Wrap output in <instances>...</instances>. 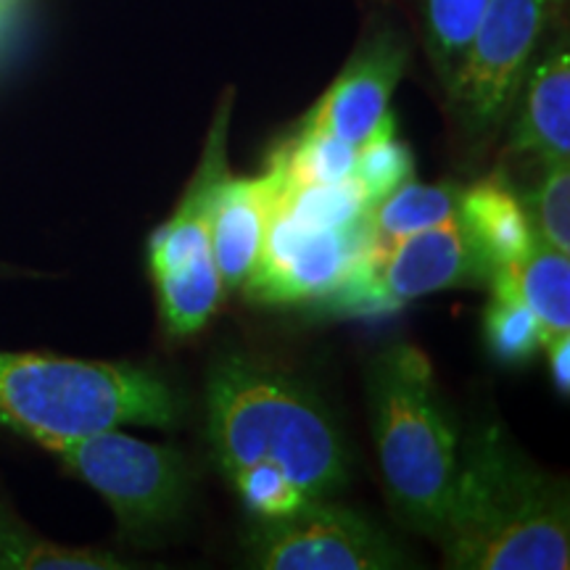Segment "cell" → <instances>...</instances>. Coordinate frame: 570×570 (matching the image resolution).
<instances>
[{
    "label": "cell",
    "mask_w": 570,
    "mask_h": 570,
    "mask_svg": "<svg viewBox=\"0 0 570 570\" xmlns=\"http://www.w3.org/2000/svg\"><path fill=\"white\" fill-rule=\"evenodd\" d=\"M161 323L173 336H194L217 315L225 285L214 267L212 252L196 254L185 265L154 277Z\"/></svg>",
    "instance_id": "obj_17"
},
{
    "label": "cell",
    "mask_w": 570,
    "mask_h": 570,
    "mask_svg": "<svg viewBox=\"0 0 570 570\" xmlns=\"http://www.w3.org/2000/svg\"><path fill=\"white\" fill-rule=\"evenodd\" d=\"M491 273L489 259L454 217L391 246L370 244L356 273L320 309L338 317L389 315L439 291L487 288Z\"/></svg>",
    "instance_id": "obj_5"
},
{
    "label": "cell",
    "mask_w": 570,
    "mask_h": 570,
    "mask_svg": "<svg viewBox=\"0 0 570 570\" xmlns=\"http://www.w3.org/2000/svg\"><path fill=\"white\" fill-rule=\"evenodd\" d=\"M354 177L365 188L370 206L412 177V154L407 142L396 135V122L391 114H386L375 132L356 148Z\"/></svg>",
    "instance_id": "obj_22"
},
{
    "label": "cell",
    "mask_w": 570,
    "mask_h": 570,
    "mask_svg": "<svg viewBox=\"0 0 570 570\" xmlns=\"http://www.w3.org/2000/svg\"><path fill=\"white\" fill-rule=\"evenodd\" d=\"M0 6H17V0H0Z\"/></svg>",
    "instance_id": "obj_25"
},
{
    "label": "cell",
    "mask_w": 570,
    "mask_h": 570,
    "mask_svg": "<svg viewBox=\"0 0 570 570\" xmlns=\"http://www.w3.org/2000/svg\"><path fill=\"white\" fill-rule=\"evenodd\" d=\"M436 541L454 570H568L566 481L533 465L499 420L473 425Z\"/></svg>",
    "instance_id": "obj_2"
},
{
    "label": "cell",
    "mask_w": 570,
    "mask_h": 570,
    "mask_svg": "<svg viewBox=\"0 0 570 570\" xmlns=\"http://www.w3.org/2000/svg\"><path fill=\"white\" fill-rule=\"evenodd\" d=\"M483 336L494 360L510 367L525 365L547 344L544 331L529 306L499 288H491V302L483 315Z\"/></svg>",
    "instance_id": "obj_21"
},
{
    "label": "cell",
    "mask_w": 570,
    "mask_h": 570,
    "mask_svg": "<svg viewBox=\"0 0 570 570\" xmlns=\"http://www.w3.org/2000/svg\"><path fill=\"white\" fill-rule=\"evenodd\" d=\"M515 106L518 117L508 151L531 156L541 164L570 161V51L566 30L554 35L541 59L531 61Z\"/></svg>",
    "instance_id": "obj_12"
},
{
    "label": "cell",
    "mask_w": 570,
    "mask_h": 570,
    "mask_svg": "<svg viewBox=\"0 0 570 570\" xmlns=\"http://www.w3.org/2000/svg\"><path fill=\"white\" fill-rule=\"evenodd\" d=\"M547 356H550V373L554 389L560 391L562 396H568L570 391V333H562V336H554L544 344Z\"/></svg>",
    "instance_id": "obj_24"
},
{
    "label": "cell",
    "mask_w": 570,
    "mask_h": 570,
    "mask_svg": "<svg viewBox=\"0 0 570 570\" xmlns=\"http://www.w3.org/2000/svg\"><path fill=\"white\" fill-rule=\"evenodd\" d=\"M67 473L98 491L135 539L177 523L190 497V473L175 446L151 444L117 428L48 449Z\"/></svg>",
    "instance_id": "obj_6"
},
{
    "label": "cell",
    "mask_w": 570,
    "mask_h": 570,
    "mask_svg": "<svg viewBox=\"0 0 570 570\" xmlns=\"http://www.w3.org/2000/svg\"><path fill=\"white\" fill-rule=\"evenodd\" d=\"M281 177L267 169L259 177L227 175L219 183L209 214V252L227 291H240L256 269L273 219Z\"/></svg>",
    "instance_id": "obj_11"
},
{
    "label": "cell",
    "mask_w": 570,
    "mask_h": 570,
    "mask_svg": "<svg viewBox=\"0 0 570 570\" xmlns=\"http://www.w3.org/2000/svg\"><path fill=\"white\" fill-rule=\"evenodd\" d=\"M233 92L219 104L217 117L209 130L204 156L188 188L177 204L173 217L164 223L148 240V269L159 277L169 269L185 265L196 254L209 252V214L219 183L227 175V125H230Z\"/></svg>",
    "instance_id": "obj_13"
},
{
    "label": "cell",
    "mask_w": 570,
    "mask_h": 570,
    "mask_svg": "<svg viewBox=\"0 0 570 570\" xmlns=\"http://www.w3.org/2000/svg\"><path fill=\"white\" fill-rule=\"evenodd\" d=\"M246 560L259 570H389L410 558L381 525L336 502L317 499L294 512L252 518Z\"/></svg>",
    "instance_id": "obj_8"
},
{
    "label": "cell",
    "mask_w": 570,
    "mask_h": 570,
    "mask_svg": "<svg viewBox=\"0 0 570 570\" xmlns=\"http://www.w3.org/2000/svg\"><path fill=\"white\" fill-rule=\"evenodd\" d=\"M420 3H423L428 56L444 90H449L487 9V0H420Z\"/></svg>",
    "instance_id": "obj_19"
},
{
    "label": "cell",
    "mask_w": 570,
    "mask_h": 570,
    "mask_svg": "<svg viewBox=\"0 0 570 570\" xmlns=\"http://www.w3.org/2000/svg\"><path fill=\"white\" fill-rule=\"evenodd\" d=\"M489 288L529 306L547 341L570 333V256L558 248L537 238L520 259L491 273Z\"/></svg>",
    "instance_id": "obj_15"
},
{
    "label": "cell",
    "mask_w": 570,
    "mask_h": 570,
    "mask_svg": "<svg viewBox=\"0 0 570 570\" xmlns=\"http://www.w3.org/2000/svg\"><path fill=\"white\" fill-rule=\"evenodd\" d=\"M544 175L531 190L525 212H529L533 235L541 244L570 254V161L541 164Z\"/></svg>",
    "instance_id": "obj_23"
},
{
    "label": "cell",
    "mask_w": 570,
    "mask_h": 570,
    "mask_svg": "<svg viewBox=\"0 0 570 570\" xmlns=\"http://www.w3.org/2000/svg\"><path fill=\"white\" fill-rule=\"evenodd\" d=\"M462 190L458 183L425 185L407 177L370 206V244L391 246L428 227L444 225L460 214Z\"/></svg>",
    "instance_id": "obj_16"
},
{
    "label": "cell",
    "mask_w": 570,
    "mask_h": 570,
    "mask_svg": "<svg viewBox=\"0 0 570 570\" xmlns=\"http://www.w3.org/2000/svg\"><path fill=\"white\" fill-rule=\"evenodd\" d=\"M367 248V217L336 227H309L273 212L262 256L244 291L265 306H320L356 273Z\"/></svg>",
    "instance_id": "obj_9"
},
{
    "label": "cell",
    "mask_w": 570,
    "mask_h": 570,
    "mask_svg": "<svg viewBox=\"0 0 570 570\" xmlns=\"http://www.w3.org/2000/svg\"><path fill=\"white\" fill-rule=\"evenodd\" d=\"M558 11L560 0H487L458 77L446 90L470 142L491 140L508 122L520 82Z\"/></svg>",
    "instance_id": "obj_7"
},
{
    "label": "cell",
    "mask_w": 570,
    "mask_h": 570,
    "mask_svg": "<svg viewBox=\"0 0 570 570\" xmlns=\"http://www.w3.org/2000/svg\"><path fill=\"white\" fill-rule=\"evenodd\" d=\"M0 568L13 570H122L117 554L46 541L0 518Z\"/></svg>",
    "instance_id": "obj_20"
},
{
    "label": "cell",
    "mask_w": 570,
    "mask_h": 570,
    "mask_svg": "<svg viewBox=\"0 0 570 570\" xmlns=\"http://www.w3.org/2000/svg\"><path fill=\"white\" fill-rule=\"evenodd\" d=\"M206 439L252 518L336 499L348 452L315 391L259 356L227 354L206 377Z\"/></svg>",
    "instance_id": "obj_1"
},
{
    "label": "cell",
    "mask_w": 570,
    "mask_h": 570,
    "mask_svg": "<svg viewBox=\"0 0 570 570\" xmlns=\"http://www.w3.org/2000/svg\"><path fill=\"white\" fill-rule=\"evenodd\" d=\"M183 402L154 370L0 352V425L42 449L119 425L175 428Z\"/></svg>",
    "instance_id": "obj_4"
},
{
    "label": "cell",
    "mask_w": 570,
    "mask_h": 570,
    "mask_svg": "<svg viewBox=\"0 0 570 570\" xmlns=\"http://www.w3.org/2000/svg\"><path fill=\"white\" fill-rule=\"evenodd\" d=\"M458 217L491 269L512 265L537 240L525 204L502 175H491L462 190Z\"/></svg>",
    "instance_id": "obj_14"
},
{
    "label": "cell",
    "mask_w": 570,
    "mask_h": 570,
    "mask_svg": "<svg viewBox=\"0 0 570 570\" xmlns=\"http://www.w3.org/2000/svg\"><path fill=\"white\" fill-rule=\"evenodd\" d=\"M377 468L396 518L428 539L444 529L460 468V431L423 348L391 344L367 365Z\"/></svg>",
    "instance_id": "obj_3"
},
{
    "label": "cell",
    "mask_w": 570,
    "mask_h": 570,
    "mask_svg": "<svg viewBox=\"0 0 570 570\" xmlns=\"http://www.w3.org/2000/svg\"><path fill=\"white\" fill-rule=\"evenodd\" d=\"M407 61V46L396 35L383 32L367 40L312 106L302 127L360 148L391 114V98Z\"/></svg>",
    "instance_id": "obj_10"
},
{
    "label": "cell",
    "mask_w": 570,
    "mask_h": 570,
    "mask_svg": "<svg viewBox=\"0 0 570 570\" xmlns=\"http://www.w3.org/2000/svg\"><path fill=\"white\" fill-rule=\"evenodd\" d=\"M356 148L325 132L298 127L294 138L283 140L269 161V169L281 177L283 188L298 185H327L354 177Z\"/></svg>",
    "instance_id": "obj_18"
}]
</instances>
